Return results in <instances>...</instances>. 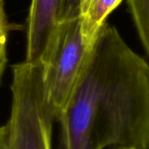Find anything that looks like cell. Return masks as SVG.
<instances>
[{
	"mask_svg": "<svg viewBox=\"0 0 149 149\" xmlns=\"http://www.w3.org/2000/svg\"><path fill=\"white\" fill-rule=\"evenodd\" d=\"M57 121L58 149H148L149 65L107 22Z\"/></svg>",
	"mask_w": 149,
	"mask_h": 149,
	"instance_id": "6da1fadb",
	"label": "cell"
},
{
	"mask_svg": "<svg viewBox=\"0 0 149 149\" xmlns=\"http://www.w3.org/2000/svg\"><path fill=\"white\" fill-rule=\"evenodd\" d=\"M10 117L6 124L8 149H52V108L46 98L42 62L11 66Z\"/></svg>",
	"mask_w": 149,
	"mask_h": 149,
	"instance_id": "7a4b0ae2",
	"label": "cell"
},
{
	"mask_svg": "<svg viewBox=\"0 0 149 149\" xmlns=\"http://www.w3.org/2000/svg\"><path fill=\"white\" fill-rule=\"evenodd\" d=\"M91 48L82 37L79 17L58 23L52 45L42 63L46 98L55 120L66 104Z\"/></svg>",
	"mask_w": 149,
	"mask_h": 149,
	"instance_id": "3957f363",
	"label": "cell"
},
{
	"mask_svg": "<svg viewBox=\"0 0 149 149\" xmlns=\"http://www.w3.org/2000/svg\"><path fill=\"white\" fill-rule=\"evenodd\" d=\"M59 0H31L25 26V61L44 63L58 25Z\"/></svg>",
	"mask_w": 149,
	"mask_h": 149,
	"instance_id": "277c9868",
	"label": "cell"
},
{
	"mask_svg": "<svg viewBox=\"0 0 149 149\" xmlns=\"http://www.w3.org/2000/svg\"><path fill=\"white\" fill-rule=\"evenodd\" d=\"M123 0H81L79 6L80 29L87 45L93 46L94 40L106 23L107 17Z\"/></svg>",
	"mask_w": 149,
	"mask_h": 149,
	"instance_id": "5b68a950",
	"label": "cell"
},
{
	"mask_svg": "<svg viewBox=\"0 0 149 149\" xmlns=\"http://www.w3.org/2000/svg\"><path fill=\"white\" fill-rule=\"evenodd\" d=\"M137 35L149 55V0H127Z\"/></svg>",
	"mask_w": 149,
	"mask_h": 149,
	"instance_id": "8992f818",
	"label": "cell"
},
{
	"mask_svg": "<svg viewBox=\"0 0 149 149\" xmlns=\"http://www.w3.org/2000/svg\"><path fill=\"white\" fill-rule=\"evenodd\" d=\"M10 31V24L6 17L3 0H0V81L4 72L7 63L6 56V42L8 33Z\"/></svg>",
	"mask_w": 149,
	"mask_h": 149,
	"instance_id": "52a82bcc",
	"label": "cell"
},
{
	"mask_svg": "<svg viewBox=\"0 0 149 149\" xmlns=\"http://www.w3.org/2000/svg\"><path fill=\"white\" fill-rule=\"evenodd\" d=\"M81 0H59L57 21L64 22L79 17V6Z\"/></svg>",
	"mask_w": 149,
	"mask_h": 149,
	"instance_id": "ba28073f",
	"label": "cell"
},
{
	"mask_svg": "<svg viewBox=\"0 0 149 149\" xmlns=\"http://www.w3.org/2000/svg\"><path fill=\"white\" fill-rule=\"evenodd\" d=\"M0 149H8L6 125L0 127Z\"/></svg>",
	"mask_w": 149,
	"mask_h": 149,
	"instance_id": "9c48e42d",
	"label": "cell"
},
{
	"mask_svg": "<svg viewBox=\"0 0 149 149\" xmlns=\"http://www.w3.org/2000/svg\"><path fill=\"white\" fill-rule=\"evenodd\" d=\"M114 149H134V148H123V147H117V148H114Z\"/></svg>",
	"mask_w": 149,
	"mask_h": 149,
	"instance_id": "30bf717a",
	"label": "cell"
}]
</instances>
